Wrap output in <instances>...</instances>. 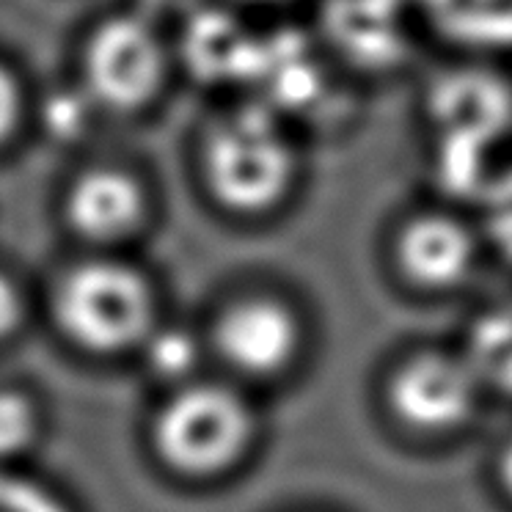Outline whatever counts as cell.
<instances>
[{
  "label": "cell",
  "instance_id": "1",
  "mask_svg": "<svg viewBox=\"0 0 512 512\" xmlns=\"http://www.w3.org/2000/svg\"><path fill=\"white\" fill-rule=\"evenodd\" d=\"M427 122L438 141V177L446 188L479 201L499 166L493 149L512 133L510 80L490 67L444 69L424 97Z\"/></svg>",
  "mask_w": 512,
  "mask_h": 512
},
{
  "label": "cell",
  "instance_id": "2",
  "mask_svg": "<svg viewBox=\"0 0 512 512\" xmlns=\"http://www.w3.org/2000/svg\"><path fill=\"white\" fill-rule=\"evenodd\" d=\"M201 168L207 188L226 210L256 215L279 207L298 182L295 135L268 105L223 113L204 135Z\"/></svg>",
  "mask_w": 512,
  "mask_h": 512
},
{
  "label": "cell",
  "instance_id": "3",
  "mask_svg": "<svg viewBox=\"0 0 512 512\" xmlns=\"http://www.w3.org/2000/svg\"><path fill=\"white\" fill-rule=\"evenodd\" d=\"M56 323L69 342L89 353H124L152 334L155 295L130 265L113 259L83 262L58 284Z\"/></svg>",
  "mask_w": 512,
  "mask_h": 512
},
{
  "label": "cell",
  "instance_id": "4",
  "mask_svg": "<svg viewBox=\"0 0 512 512\" xmlns=\"http://www.w3.org/2000/svg\"><path fill=\"white\" fill-rule=\"evenodd\" d=\"M155 452L188 477H212L248 449L254 419L232 389L201 383L177 391L155 419Z\"/></svg>",
  "mask_w": 512,
  "mask_h": 512
},
{
  "label": "cell",
  "instance_id": "5",
  "mask_svg": "<svg viewBox=\"0 0 512 512\" xmlns=\"http://www.w3.org/2000/svg\"><path fill=\"white\" fill-rule=\"evenodd\" d=\"M83 69L94 100L111 111H135L160 89L166 53L149 25L135 17H116L94 31Z\"/></svg>",
  "mask_w": 512,
  "mask_h": 512
},
{
  "label": "cell",
  "instance_id": "6",
  "mask_svg": "<svg viewBox=\"0 0 512 512\" xmlns=\"http://www.w3.org/2000/svg\"><path fill=\"white\" fill-rule=\"evenodd\" d=\"M479 378L468 361L452 356H416L391 383V405L402 422L416 430H452L477 405Z\"/></svg>",
  "mask_w": 512,
  "mask_h": 512
},
{
  "label": "cell",
  "instance_id": "7",
  "mask_svg": "<svg viewBox=\"0 0 512 512\" xmlns=\"http://www.w3.org/2000/svg\"><path fill=\"white\" fill-rule=\"evenodd\" d=\"M298 323L281 303L254 298L234 303L215 325V347L221 358L245 375H276L298 350Z\"/></svg>",
  "mask_w": 512,
  "mask_h": 512
},
{
  "label": "cell",
  "instance_id": "8",
  "mask_svg": "<svg viewBox=\"0 0 512 512\" xmlns=\"http://www.w3.org/2000/svg\"><path fill=\"white\" fill-rule=\"evenodd\" d=\"M146 212L138 179L119 168H91L75 179L67 196L72 229L91 243H116L141 226Z\"/></svg>",
  "mask_w": 512,
  "mask_h": 512
},
{
  "label": "cell",
  "instance_id": "9",
  "mask_svg": "<svg viewBox=\"0 0 512 512\" xmlns=\"http://www.w3.org/2000/svg\"><path fill=\"white\" fill-rule=\"evenodd\" d=\"M474 237L452 215L430 212L405 223L397 256L405 276L422 287L441 290L466 279L474 262Z\"/></svg>",
  "mask_w": 512,
  "mask_h": 512
},
{
  "label": "cell",
  "instance_id": "10",
  "mask_svg": "<svg viewBox=\"0 0 512 512\" xmlns=\"http://www.w3.org/2000/svg\"><path fill=\"white\" fill-rule=\"evenodd\" d=\"M435 34L468 53L512 50V0H422Z\"/></svg>",
  "mask_w": 512,
  "mask_h": 512
},
{
  "label": "cell",
  "instance_id": "11",
  "mask_svg": "<svg viewBox=\"0 0 512 512\" xmlns=\"http://www.w3.org/2000/svg\"><path fill=\"white\" fill-rule=\"evenodd\" d=\"M466 361L479 383L512 394V303L490 309L474 323Z\"/></svg>",
  "mask_w": 512,
  "mask_h": 512
},
{
  "label": "cell",
  "instance_id": "12",
  "mask_svg": "<svg viewBox=\"0 0 512 512\" xmlns=\"http://www.w3.org/2000/svg\"><path fill=\"white\" fill-rule=\"evenodd\" d=\"M39 433V413L25 394L0 389V463L25 455Z\"/></svg>",
  "mask_w": 512,
  "mask_h": 512
},
{
  "label": "cell",
  "instance_id": "13",
  "mask_svg": "<svg viewBox=\"0 0 512 512\" xmlns=\"http://www.w3.org/2000/svg\"><path fill=\"white\" fill-rule=\"evenodd\" d=\"M146 364L163 380H185L199 361V345L188 331L163 328L146 336Z\"/></svg>",
  "mask_w": 512,
  "mask_h": 512
},
{
  "label": "cell",
  "instance_id": "14",
  "mask_svg": "<svg viewBox=\"0 0 512 512\" xmlns=\"http://www.w3.org/2000/svg\"><path fill=\"white\" fill-rule=\"evenodd\" d=\"M479 204L485 212L490 240L496 243L501 254L512 259V163L499 166L488 188L482 190Z\"/></svg>",
  "mask_w": 512,
  "mask_h": 512
},
{
  "label": "cell",
  "instance_id": "15",
  "mask_svg": "<svg viewBox=\"0 0 512 512\" xmlns=\"http://www.w3.org/2000/svg\"><path fill=\"white\" fill-rule=\"evenodd\" d=\"M0 512H69L61 499L31 479L0 471Z\"/></svg>",
  "mask_w": 512,
  "mask_h": 512
},
{
  "label": "cell",
  "instance_id": "16",
  "mask_svg": "<svg viewBox=\"0 0 512 512\" xmlns=\"http://www.w3.org/2000/svg\"><path fill=\"white\" fill-rule=\"evenodd\" d=\"M20 108H23L20 86L9 75V69L0 67V144H6V138L14 133L20 122Z\"/></svg>",
  "mask_w": 512,
  "mask_h": 512
},
{
  "label": "cell",
  "instance_id": "17",
  "mask_svg": "<svg viewBox=\"0 0 512 512\" xmlns=\"http://www.w3.org/2000/svg\"><path fill=\"white\" fill-rule=\"evenodd\" d=\"M23 314V295L17 284L6 273H0V339H9L20 328Z\"/></svg>",
  "mask_w": 512,
  "mask_h": 512
},
{
  "label": "cell",
  "instance_id": "18",
  "mask_svg": "<svg viewBox=\"0 0 512 512\" xmlns=\"http://www.w3.org/2000/svg\"><path fill=\"white\" fill-rule=\"evenodd\" d=\"M501 479H504V485H507V490H510L512 496V444L510 449L504 452V460H501Z\"/></svg>",
  "mask_w": 512,
  "mask_h": 512
}]
</instances>
